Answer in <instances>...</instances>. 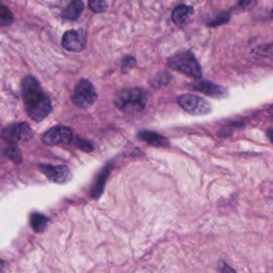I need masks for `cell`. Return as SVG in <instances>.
Returning <instances> with one entry per match:
<instances>
[{
    "label": "cell",
    "instance_id": "obj_8",
    "mask_svg": "<svg viewBox=\"0 0 273 273\" xmlns=\"http://www.w3.org/2000/svg\"><path fill=\"white\" fill-rule=\"evenodd\" d=\"M41 172L46 176V177L56 184H65L72 178L71 170L66 166H48V164H43L39 166Z\"/></svg>",
    "mask_w": 273,
    "mask_h": 273
},
{
    "label": "cell",
    "instance_id": "obj_18",
    "mask_svg": "<svg viewBox=\"0 0 273 273\" xmlns=\"http://www.w3.org/2000/svg\"><path fill=\"white\" fill-rule=\"evenodd\" d=\"M89 8L94 13H102L107 10V3L104 0H89Z\"/></svg>",
    "mask_w": 273,
    "mask_h": 273
},
{
    "label": "cell",
    "instance_id": "obj_21",
    "mask_svg": "<svg viewBox=\"0 0 273 273\" xmlns=\"http://www.w3.org/2000/svg\"><path fill=\"white\" fill-rule=\"evenodd\" d=\"M75 144L79 147V149L82 150V151H85V152H92L94 150V147H93V145H92V143H91V142H89L87 140H82L80 138L76 139Z\"/></svg>",
    "mask_w": 273,
    "mask_h": 273
},
{
    "label": "cell",
    "instance_id": "obj_17",
    "mask_svg": "<svg viewBox=\"0 0 273 273\" xmlns=\"http://www.w3.org/2000/svg\"><path fill=\"white\" fill-rule=\"evenodd\" d=\"M13 15L4 4L0 3V26H9L12 24Z\"/></svg>",
    "mask_w": 273,
    "mask_h": 273
},
{
    "label": "cell",
    "instance_id": "obj_20",
    "mask_svg": "<svg viewBox=\"0 0 273 273\" xmlns=\"http://www.w3.org/2000/svg\"><path fill=\"white\" fill-rule=\"evenodd\" d=\"M256 3H257V0H240L237 4V10L239 11H247L253 9Z\"/></svg>",
    "mask_w": 273,
    "mask_h": 273
},
{
    "label": "cell",
    "instance_id": "obj_14",
    "mask_svg": "<svg viewBox=\"0 0 273 273\" xmlns=\"http://www.w3.org/2000/svg\"><path fill=\"white\" fill-rule=\"evenodd\" d=\"M110 170H111V167L107 166L104 170L101 171V173L99 174L98 178V181H96V184L93 188V192H92L93 197H95V198L99 197L102 191H104L106 180L108 178V176H109V174H110Z\"/></svg>",
    "mask_w": 273,
    "mask_h": 273
},
{
    "label": "cell",
    "instance_id": "obj_19",
    "mask_svg": "<svg viewBox=\"0 0 273 273\" xmlns=\"http://www.w3.org/2000/svg\"><path fill=\"white\" fill-rule=\"evenodd\" d=\"M7 155L11 160H13L15 163L21 162V153L17 147H10V149H8Z\"/></svg>",
    "mask_w": 273,
    "mask_h": 273
},
{
    "label": "cell",
    "instance_id": "obj_6",
    "mask_svg": "<svg viewBox=\"0 0 273 273\" xmlns=\"http://www.w3.org/2000/svg\"><path fill=\"white\" fill-rule=\"evenodd\" d=\"M32 136V129L27 123H14L3 128L0 133V138L10 142V143L28 141Z\"/></svg>",
    "mask_w": 273,
    "mask_h": 273
},
{
    "label": "cell",
    "instance_id": "obj_25",
    "mask_svg": "<svg viewBox=\"0 0 273 273\" xmlns=\"http://www.w3.org/2000/svg\"><path fill=\"white\" fill-rule=\"evenodd\" d=\"M5 263L4 261H2V260H0V272H2L3 270H4V268H5Z\"/></svg>",
    "mask_w": 273,
    "mask_h": 273
},
{
    "label": "cell",
    "instance_id": "obj_5",
    "mask_svg": "<svg viewBox=\"0 0 273 273\" xmlns=\"http://www.w3.org/2000/svg\"><path fill=\"white\" fill-rule=\"evenodd\" d=\"M177 102L185 111L190 113L192 116H205L208 115L209 112H212V106H210L206 99L201 98V96L185 94L179 96Z\"/></svg>",
    "mask_w": 273,
    "mask_h": 273
},
{
    "label": "cell",
    "instance_id": "obj_13",
    "mask_svg": "<svg viewBox=\"0 0 273 273\" xmlns=\"http://www.w3.org/2000/svg\"><path fill=\"white\" fill-rule=\"evenodd\" d=\"M84 10V4L81 0H73L63 11V17L65 20H75L80 17Z\"/></svg>",
    "mask_w": 273,
    "mask_h": 273
},
{
    "label": "cell",
    "instance_id": "obj_4",
    "mask_svg": "<svg viewBox=\"0 0 273 273\" xmlns=\"http://www.w3.org/2000/svg\"><path fill=\"white\" fill-rule=\"evenodd\" d=\"M98 99V94L94 85L87 79H82L76 85L72 95V100L79 108H88L92 106Z\"/></svg>",
    "mask_w": 273,
    "mask_h": 273
},
{
    "label": "cell",
    "instance_id": "obj_26",
    "mask_svg": "<svg viewBox=\"0 0 273 273\" xmlns=\"http://www.w3.org/2000/svg\"><path fill=\"white\" fill-rule=\"evenodd\" d=\"M271 19L273 20V9H272V12H271Z\"/></svg>",
    "mask_w": 273,
    "mask_h": 273
},
{
    "label": "cell",
    "instance_id": "obj_2",
    "mask_svg": "<svg viewBox=\"0 0 273 273\" xmlns=\"http://www.w3.org/2000/svg\"><path fill=\"white\" fill-rule=\"evenodd\" d=\"M147 104V93L141 88L122 90L115 98V105L118 110L126 115H136L144 110Z\"/></svg>",
    "mask_w": 273,
    "mask_h": 273
},
{
    "label": "cell",
    "instance_id": "obj_1",
    "mask_svg": "<svg viewBox=\"0 0 273 273\" xmlns=\"http://www.w3.org/2000/svg\"><path fill=\"white\" fill-rule=\"evenodd\" d=\"M21 94L26 105V111L33 121H43L53 110L49 98L43 92L41 85L33 76H27L22 80Z\"/></svg>",
    "mask_w": 273,
    "mask_h": 273
},
{
    "label": "cell",
    "instance_id": "obj_9",
    "mask_svg": "<svg viewBox=\"0 0 273 273\" xmlns=\"http://www.w3.org/2000/svg\"><path fill=\"white\" fill-rule=\"evenodd\" d=\"M85 43H87V39H85L83 31L70 30L65 32L63 38H62V46L64 47V49L74 51V53L83 50Z\"/></svg>",
    "mask_w": 273,
    "mask_h": 273
},
{
    "label": "cell",
    "instance_id": "obj_11",
    "mask_svg": "<svg viewBox=\"0 0 273 273\" xmlns=\"http://www.w3.org/2000/svg\"><path fill=\"white\" fill-rule=\"evenodd\" d=\"M138 136L143 140L146 143H149L153 146L156 147H167L169 146V140L161 135H159L157 133L150 132V130H143V132H140L138 134Z\"/></svg>",
    "mask_w": 273,
    "mask_h": 273
},
{
    "label": "cell",
    "instance_id": "obj_27",
    "mask_svg": "<svg viewBox=\"0 0 273 273\" xmlns=\"http://www.w3.org/2000/svg\"><path fill=\"white\" fill-rule=\"evenodd\" d=\"M1 130H2V129H1V127H0V133H1Z\"/></svg>",
    "mask_w": 273,
    "mask_h": 273
},
{
    "label": "cell",
    "instance_id": "obj_3",
    "mask_svg": "<svg viewBox=\"0 0 273 273\" xmlns=\"http://www.w3.org/2000/svg\"><path fill=\"white\" fill-rule=\"evenodd\" d=\"M168 66L191 78L198 79L202 76V68L190 51H180L170 57Z\"/></svg>",
    "mask_w": 273,
    "mask_h": 273
},
{
    "label": "cell",
    "instance_id": "obj_10",
    "mask_svg": "<svg viewBox=\"0 0 273 273\" xmlns=\"http://www.w3.org/2000/svg\"><path fill=\"white\" fill-rule=\"evenodd\" d=\"M192 88L197 91V92H201L215 99L225 98L227 96V90L224 87H221V85L215 84L212 81H198L192 84Z\"/></svg>",
    "mask_w": 273,
    "mask_h": 273
},
{
    "label": "cell",
    "instance_id": "obj_23",
    "mask_svg": "<svg viewBox=\"0 0 273 273\" xmlns=\"http://www.w3.org/2000/svg\"><path fill=\"white\" fill-rule=\"evenodd\" d=\"M220 271H221V273H235V271L233 270L231 267L229 265H226V264H223V266H222L220 268Z\"/></svg>",
    "mask_w": 273,
    "mask_h": 273
},
{
    "label": "cell",
    "instance_id": "obj_15",
    "mask_svg": "<svg viewBox=\"0 0 273 273\" xmlns=\"http://www.w3.org/2000/svg\"><path fill=\"white\" fill-rule=\"evenodd\" d=\"M31 226L36 232H42L48 224V219L45 217L44 214H33L30 218Z\"/></svg>",
    "mask_w": 273,
    "mask_h": 273
},
{
    "label": "cell",
    "instance_id": "obj_12",
    "mask_svg": "<svg viewBox=\"0 0 273 273\" xmlns=\"http://www.w3.org/2000/svg\"><path fill=\"white\" fill-rule=\"evenodd\" d=\"M193 13V8L188 5H179L172 13V20L177 26L186 25Z\"/></svg>",
    "mask_w": 273,
    "mask_h": 273
},
{
    "label": "cell",
    "instance_id": "obj_16",
    "mask_svg": "<svg viewBox=\"0 0 273 273\" xmlns=\"http://www.w3.org/2000/svg\"><path fill=\"white\" fill-rule=\"evenodd\" d=\"M230 20V14L227 12H221L213 16L212 19H209L206 22V25L209 27H218L223 24H226Z\"/></svg>",
    "mask_w": 273,
    "mask_h": 273
},
{
    "label": "cell",
    "instance_id": "obj_7",
    "mask_svg": "<svg viewBox=\"0 0 273 273\" xmlns=\"http://www.w3.org/2000/svg\"><path fill=\"white\" fill-rule=\"evenodd\" d=\"M42 140L44 144L49 146L68 144L73 141V133L65 126H55L43 135Z\"/></svg>",
    "mask_w": 273,
    "mask_h": 273
},
{
    "label": "cell",
    "instance_id": "obj_24",
    "mask_svg": "<svg viewBox=\"0 0 273 273\" xmlns=\"http://www.w3.org/2000/svg\"><path fill=\"white\" fill-rule=\"evenodd\" d=\"M267 136H268L269 138H270V140L273 142V128L268 129V132H267Z\"/></svg>",
    "mask_w": 273,
    "mask_h": 273
},
{
    "label": "cell",
    "instance_id": "obj_22",
    "mask_svg": "<svg viewBox=\"0 0 273 273\" xmlns=\"http://www.w3.org/2000/svg\"><path fill=\"white\" fill-rule=\"evenodd\" d=\"M136 63V60L133 58V57H125L123 59V67L122 71L126 72L129 68H132Z\"/></svg>",
    "mask_w": 273,
    "mask_h": 273
}]
</instances>
